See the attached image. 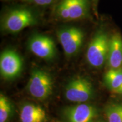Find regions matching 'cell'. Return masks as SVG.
<instances>
[{"label":"cell","instance_id":"cell-1","mask_svg":"<svg viewBox=\"0 0 122 122\" xmlns=\"http://www.w3.org/2000/svg\"><path fill=\"white\" fill-rule=\"evenodd\" d=\"M110 38L106 32L100 30L92 39L86 51V59L91 66L101 68L107 60Z\"/></svg>","mask_w":122,"mask_h":122},{"label":"cell","instance_id":"cell-2","mask_svg":"<svg viewBox=\"0 0 122 122\" xmlns=\"http://www.w3.org/2000/svg\"><path fill=\"white\" fill-rule=\"evenodd\" d=\"M53 80L45 71L33 70L28 83V90L30 95L38 100H43L49 97L53 91Z\"/></svg>","mask_w":122,"mask_h":122},{"label":"cell","instance_id":"cell-3","mask_svg":"<svg viewBox=\"0 0 122 122\" xmlns=\"http://www.w3.org/2000/svg\"><path fill=\"white\" fill-rule=\"evenodd\" d=\"M94 93L92 84L88 79L77 77L67 84L65 89V96L68 101L82 103L89 100Z\"/></svg>","mask_w":122,"mask_h":122},{"label":"cell","instance_id":"cell-4","mask_svg":"<svg viewBox=\"0 0 122 122\" xmlns=\"http://www.w3.org/2000/svg\"><path fill=\"white\" fill-rule=\"evenodd\" d=\"M58 38L65 54L68 57L76 54L83 45L84 39L83 32L76 27H68L58 32Z\"/></svg>","mask_w":122,"mask_h":122},{"label":"cell","instance_id":"cell-5","mask_svg":"<svg viewBox=\"0 0 122 122\" xmlns=\"http://www.w3.org/2000/svg\"><path fill=\"white\" fill-rule=\"evenodd\" d=\"M35 23V17L31 11L26 9H18L10 12L5 16L3 27L9 32L16 33Z\"/></svg>","mask_w":122,"mask_h":122},{"label":"cell","instance_id":"cell-6","mask_svg":"<svg viewBox=\"0 0 122 122\" xmlns=\"http://www.w3.org/2000/svg\"><path fill=\"white\" fill-rule=\"evenodd\" d=\"M23 62L19 55L12 50L4 51L0 57V71L6 79L17 76L22 71Z\"/></svg>","mask_w":122,"mask_h":122},{"label":"cell","instance_id":"cell-7","mask_svg":"<svg viewBox=\"0 0 122 122\" xmlns=\"http://www.w3.org/2000/svg\"><path fill=\"white\" fill-rule=\"evenodd\" d=\"M29 48L33 54L42 59H52L56 54L54 42L45 35L33 36L29 42Z\"/></svg>","mask_w":122,"mask_h":122},{"label":"cell","instance_id":"cell-8","mask_svg":"<svg viewBox=\"0 0 122 122\" xmlns=\"http://www.w3.org/2000/svg\"><path fill=\"white\" fill-rule=\"evenodd\" d=\"M65 114L68 122H92L97 111L92 105L81 103L68 107Z\"/></svg>","mask_w":122,"mask_h":122},{"label":"cell","instance_id":"cell-9","mask_svg":"<svg viewBox=\"0 0 122 122\" xmlns=\"http://www.w3.org/2000/svg\"><path fill=\"white\" fill-rule=\"evenodd\" d=\"M107 65L110 69L122 67V37L119 33L110 38Z\"/></svg>","mask_w":122,"mask_h":122},{"label":"cell","instance_id":"cell-10","mask_svg":"<svg viewBox=\"0 0 122 122\" xmlns=\"http://www.w3.org/2000/svg\"><path fill=\"white\" fill-rule=\"evenodd\" d=\"M46 119L45 111L38 105L26 104L21 109L20 113L21 122H44Z\"/></svg>","mask_w":122,"mask_h":122},{"label":"cell","instance_id":"cell-11","mask_svg":"<svg viewBox=\"0 0 122 122\" xmlns=\"http://www.w3.org/2000/svg\"><path fill=\"white\" fill-rule=\"evenodd\" d=\"M69 9L70 19L75 20L83 18L88 12L86 0H65Z\"/></svg>","mask_w":122,"mask_h":122},{"label":"cell","instance_id":"cell-12","mask_svg":"<svg viewBox=\"0 0 122 122\" xmlns=\"http://www.w3.org/2000/svg\"><path fill=\"white\" fill-rule=\"evenodd\" d=\"M104 81L109 89L113 92L122 85V67L111 68L105 74Z\"/></svg>","mask_w":122,"mask_h":122},{"label":"cell","instance_id":"cell-13","mask_svg":"<svg viewBox=\"0 0 122 122\" xmlns=\"http://www.w3.org/2000/svg\"><path fill=\"white\" fill-rule=\"evenodd\" d=\"M105 114L108 122H122V104L109 105L105 110Z\"/></svg>","mask_w":122,"mask_h":122},{"label":"cell","instance_id":"cell-14","mask_svg":"<svg viewBox=\"0 0 122 122\" xmlns=\"http://www.w3.org/2000/svg\"><path fill=\"white\" fill-rule=\"evenodd\" d=\"M12 111L10 102L4 94L0 95V122H6L11 115Z\"/></svg>","mask_w":122,"mask_h":122},{"label":"cell","instance_id":"cell-15","mask_svg":"<svg viewBox=\"0 0 122 122\" xmlns=\"http://www.w3.org/2000/svg\"><path fill=\"white\" fill-rule=\"evenodd\" d=\"M57 13L59 16L64 19H70V14L69 9H68L67 3L65 0H63L59 4L58 7Z\"/></svg>","mask_w":122,"mask_h":122},{"label":"cell","instance_id":"cell-16","mask_svg":"<svg viewBox=\"0 0 122 122\" xmlns=\"http://www.w3.org/2000/svg\"><path fill=\"white\" fill-rule=\"evenodd\" d=\"M35 4L39 5H47L52 2L53 0H32Z\"/></svg>","mask_w":122,"mask_h":122},{"label":"cell","instance_id":"cell-17","mask_svg":"<svg viewBox=\"0 0 122 122\" xmlns=\"http://www.w3.org/2000/svg\"><path fill=\"white\" fill-rule=\"evenodd\" d=\"M113 93L115 94H120V95H122V85L120 86V87L118 88V89H117L116 91H114Z\"/></svg>","mask_w":122,"mask_h":122},{"label":"cell","instance_id":"cell-18","mask_svg":"<svg viewBox=\"0 0 122 122\" xmlns=\"http://www.w3.org/2000/svg\"><path fill=\"white\" fill-rule=\"evenodd\" d=\"M96 122H104L102 120H98V121H97Z\"/></svg>","mask_w":122,"mask_h":122}]
</instances>
